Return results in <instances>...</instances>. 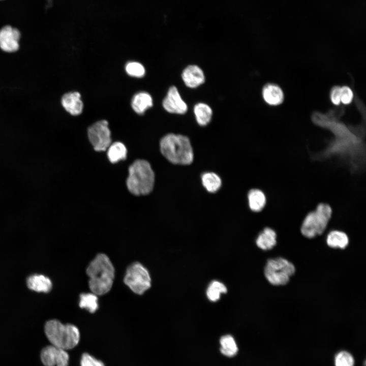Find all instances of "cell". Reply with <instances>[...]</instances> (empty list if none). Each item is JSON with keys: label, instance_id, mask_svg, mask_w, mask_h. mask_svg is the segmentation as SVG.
<instances>
[{"label": "cell", "instance_id": "obj_1", "mask_svg": "<svg viewBox=\"0 0 366 366\" xmlns=\"http://www.w3.org/2000/svg\"><path fill=\"white\" fill-rule=\"evenodd\" d=\"M86 274L92 293L101 295L110 290L114 278V268L107 255H97L87 267Z\"/></svg>", "mask_w": 366, "mask_h": 366}, {"label": "cell", "instance_id": "obj_2", "mask_svg": "<svg viewBox=\"0 0 366 366\" xmlns=\"http://www.w3.org/2000/svg\"><path fill=\"white\" fill-rule=\"evenodd\" d=\"M160 147L162 155L173 164L186 165L193 161L191 143L185 135L167 134L161 139Z\"/></svg>", "mask_w": 366, "mask_h": 366}, {"label": "cell", "instance_id": "obj_3", "mask_svg": "<svg viewBox=\"0 0 366 366\" xmlns=\"http://www.w3.org/2000/svg\"><path fill=\"white\" fill-rule=\"evenodd\" d=\"M126 185L129 192L136 196L150 193L154 188L155 173L150 164L144 160H137L129 168Z\"/></svg>", "mask_w": 366, "mask_h": 366}, {"label": "cell", "instance_id": "obj_4", "mask_svg": "<svg viewBox=\"0 0 366 366\" xmlns=\"http://www.w3.org/2000/svg\"><path fill=\"white\" fill-rule=\"evenodd\" d=\"M44 330L51 345L57 347L69 350L79 343L80 332L78 328L73 324H64L58 320H50L46 323Z\"/></svg>", "mask_w": 366, "mask_h": 366}, {"label": "cell", "instance_id": "obj_5", "mask_svg": "<svg viewBox=\"0 0 366 366\" xmlns=\"http://www.w3.org/2000/svg\"><path fill=\"white\" fill-rule=\"evenodd\" d=\"M331 215L332 209L328 204H318L315 210L306 216L302 222L301 232L303 235L313 238L322 234L326 229Z\"/></svg>", "mask_w": 366, "mask_h": 366}, {"label": "cell", "instance_id": "obj_6", "mask_svg": "<svg viewBox=\"0 0 366 366\" xmlns=\"http://www.w3.org/2000/svg\"><path fill=\"white\" fill-rule=\"evenodd\" d=\"M294 265L282 258L269 259L265 265L264 274L267 281L273 285H284L295 272Z\"/></svg>", "mask_w": 366, "mask_h": 366}, {"label": "cell", "instance_id": "obj_7", "mask_svg": "<svg viewBox=\"0 0 366 366\" xmlns=\"http://www.w3.org/2000/svg\"><path fill=\"white\" fill-rule=\"evenodd\" d=\"M124 282L133 292L139 295L143 294L151 286L148 270L139 262H134L128 266Z\"/></svg>", "mask_w": 366, "mask_h": 366}, {"label": "cell", "instance_id": "obj_8", "mask_svg": "<svg viewBox=\"0 0 366 366\" xmlns=\"http://www.w3.org/2000/svg\"><path fill=\"white\" fill-rule=\"evenodd\" d=\"M87 135L96 151H105L111 144V132L108 123L106 120H99L90 126L87 130Z\"/></svg>", "mask_w": 366, "mask_h": 366}, {"label": "cell", "instance_id": "obj_9", "mask_svg": "<svg viewBox=\"0 0 366 366\" xmlns=\"http://www.w3.org/2000/svg\"><path fill=\"white\" fill-rule=\"evenodd\" d=\"M40 358L45 366H68L69 356L66 350L52 345L43 348Z\"/></svg>", "mask_w": 366, "mask_h": 366}, {"label": "cell", "instance_id": "obj_10", "mask_svg": "<svg viewBox=\"0 0 366 366\" xmlns=\"http://www.w3.org/2000/svg\"><path fill=\"white\" fill-rule=\"evenodd\" d=\"M164 109L168 112L176 114H184L188 110L186 102L182 98L178 88L171 86L162 101Z\"/></svg>", "mask_w": 366, "mask_h": 366}, {"label": "cell", "instance_id": "obj_11", "mask_svg": "<svg viewBox=\"0 0 366 366\" xmlns=\"http://www.w3.org/2000/svg\"><path fill=\"white\" fill-rule=\"evenodd\" d=\"M20 33L10 25H6L0 29V48L7 52H14L19 47Z\"/></svg>", "mask_w": 366, "mask_h": 366}, {"label": "cell", "instance_id": "obj_12", "mask_svg": "<svg viewBox=\"0 0 366 366\" xmlns=\"http://www.w3.org/2000/svg\"><path fill=\"white\" fill-rule=\"evenodd\" d=\"M185 85L190 88H196L205 81L203 70L197 65H190L184 69L181 75Z\"/></svg>", "mask_w": 366, "mask_h": 366}, {"label": "cell", "instance_id": "obj_13", "mask_svg": "<svg viewBox=\"0 0 366 366\" xmlns=\"http://www.w3.org/2000/svg\"><path fill=\"white\" fill-rule=\"evenodd\" d=\"M61 103L65 109L72 115H79L82 112L83 104L81 95L77 92L65 94L62 98Z\"/></svg>", "mask_w": 366, "mask_h": 366}, {"label": "cell", "instance_id": "obj_14", "mask_svg": "<svg viewBox=\"0 0 366 366\" xmlns=\"http://www.w3.org/2000/svg\"><path fill=\"white\" fill-rule=\"evenodd\" d=\"M262 95L264 101L269 105H279L284 101V96L282 89L274 83L265 84L262 88Z\"/></svg>", "mask_w": 366, "mask_h": 366}, {"label": "cell", "instance_id": "obj_15", "mask_svg": "<svg viewBox=\"0 0 366 366\" xmlns=\"http://www.w3.org/2000/svg\"><path fill=\"white\" fill-rule=\"evenodd\" d=\"M28 288L35 292L48 293L52 289V283L47 277L41 274L29 276L26 280Z\"/></svg>", "mask_w": 366, "mask_h": 366}, {"label": "cell", "instance_id": "obj_16", "mask_svg": "<svg viewBox=\"0 0 366 366\" xmlns=\"http://www.w3.org/2000/svg\"><path fill=\"white\" fill-rule=\"evenodd\" d=\"M153 105L151 95L145 92H139L133 97L131 106L133 110L139 114H143L146 110Z\"/></svg>", "mask_w": 366, "mask_h": 366}, {"label": "cell", "instance_id": "obj_17", "mask_svg": "<svg viewBox=\"0 0 366 366\" xmlns=\"http://www.w3.org/2000/svg\"><path fill=\"white\" fill-rule=\"evenodd\" d=\"M193 112L197 124L200 126H205L211 121L212 117V110L207 104L199 102L193 108Z\"/></svg>", "mask_w": 366, "mask_h": 366}, {"label": "cell", "instance_id": "obj_18", "mask_svg": "<svg viewBox=\"0 0 366 366\" xmlns=\"http://www.w3.org/2000/svg\"><path fill=\"white\" fill-rule=\"evenodd\" d=\"M277 243L276 232L270 228H265L256 239L257 246L263 250L271 249Z\"/></svg>", "mask_w": 366, "mask_h": 366}, {"label": "cell", "instance_id": "obj_19", "mask_svg": "<svg viewBox=\"0 0 366 366\" xmlns=\"http://www.w3.org/2000/svg\"><path fill=\"white\" fill-rule=\"evenodd\" d=\"M249 205L250 209L255 212L260 211L266 204V197L264 193L259 189L251 190L248 195Z\"/></svg>", "mask_w": 366, "mask_h": 366}, {"label": "cell", "instance_id": "obj_20", "mask_svg": "<svg viewBox=\"0 0 366 366\" xmlns=\"http://www.w3.org/2000/svg\"><path fill=\"white\" fill-rule=\"evenodd\" d=\"M220 344V351L223 355L232 357L237 354L238 348L234 338L231 335L226 334L221 337Z\"/></svg>", "mask_w": 366, "mask_h": 366}, {"label": "cell", "instance_id": "obj_21", "mask_svg": "<svg viewBox=\"0 0 366 366\" xmlns=\"http://www.w3.org/2000/svg\"><path fill=\"white\" fill-rule=\"evenodd\" d=\"M127 150L125 145L120 142L111 143L107 148V157L112 163L125 160L127 158Z\"/></svg>", "mask_w": 366, "mask_h": 366}, {"label": "cell", "instance_id": "obj_22", "mask_svg": "<svg viewBox=\"0 0 366 366\" xmlns=\"http://www.w3.org/2000/svg\"><path fill=\"white\" fill-rule=\"evenodd\" d=\"M326 242L331 248L344 249L348 245L349 238L345 233L334 230L328 233Z\"/></svg>", "mask_w": 366, "mask_h": 366}, {"label": "cell", "instance_id": "obj_23", "mask_svg": "<svg viewBox=\"0 0 366 366\" xmlns=\"http://www.w3.org/2000/svg\"><path fill=\"white\" fill-rule=\"evenodd\" d=\"M201 181L203 187L210 193H215L220 188L222 181L217 174L214 172H205L202 175Z\"/></svg>", "mask_w": 366, "mask_h": 366}, {"label": "cell", "instance_id": "obj_24", "mask_svg": "<svg viewBox=\"0 0 366 366\" xmlns=\"http://www.w3.org/2000/svg\"><path fill=\"white\" fill-rule=\"evenodd\" d=\"M98 300L97 295L93 293H81L79 305L81 308H84L93 313L98 309Z\"/></svg>", "mask_w": 366, "mask_h": 366}, {"label": "cell", "instance_id": "obj_25", "mask_svg": "<svg viewBox=\"0 0 366 366\" xmlns=\"http://www.w3.org/2000/svg\"><path fill=\"white\" fill-rule=\"evenodd\" d=\"M227 291V288L224 284L218 281H214L207 289V297L209 300L216 301L220 299L221 295L225 293Z\"/></svg>", "mask_w": 366, "mask_h": 366}, {"label": "cell", "instance_id": "obj_26", "mask_svg": "<svg viewBox=\"0 0 366 366\" xmlns=\"http://www.w3.org/2000/svg\"><path fill=\"white\" fill-rule=\"evenodd\" d=\"M127 73L134 77L140 78L144 76L145 70L144 66L137 62H128L125 67Z\"/></svg>", "mask_w": 366, "mask_h": 366}, {"label": "cell", "instance_id": "obj_27", "mask_svg": "<svg viewBox=\"0 0 366 366\" xmlns=\"http://www.w3.org/2000/svg\"><path fill=\"white\" fill-rule=\"evenodd\" d=\"M334 364L335 366H354V359L349 352L341 351L334 357Z\"/></svg>", "mask_w": 366, "mask_h": 366}, {"label": "cell", "instance_id": "obj_28", "mask_svg": "<svg viewBox=\"0 0 366 366\" xmlns=\"http://www.w3.org/2000/svg\"><path fill=\"white\" fill-rule=\"evenodd\" d=\"M81 366H105L102 361L98 360L88 353H84L81 358Z\"/></svg>", "mask_w": 366, "mask_h": 366}, {"label": "cell", "instance_id": "obj_29", "mask_svg": "<svg viewBox=\"0 0 366 366\" xmlns=\"http://www.w3.org/2000/svg\"><path fill=\"white\" fill-rule=\"evenodd\" d=\"M353 93L352 89L347 86L341 87L340 100L341 102L345 105L349 104L352 101Z\"/></svg>", "mask_w": 366, "mask_h": 366}, {"label": "cell", "instance_id": "obj_30", "mask_svg": "<svg viewBox=\"0 0 366 366\" xmlns=\"http://www.w3.org/2000/svg\"><path fill=\"white\" fill-rule=\"evenodd\" d=\"M340 89V86H335L332 88L330 91V100L332 103L336 105H339L341 103Z\"/></svg>", "mask_w": 366, "mask_h": 366}]
</instances>
